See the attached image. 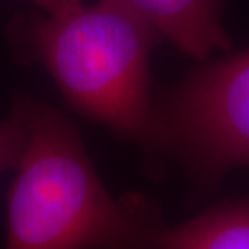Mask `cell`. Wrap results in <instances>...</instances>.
<instances>
[{
    "mask_svg": "<svg viewBox=\"0 0 249 249\" xmlns=\"http://www.w3.org/2000/svg\"><path fill=\"white\" fill-rule=\"evenodd\" d=\"M12 104L26 142L7 194L5 249H159L156 209L108 191L70 118L26 94Z\"/></svg>",
    "mask_w": 249,
    "mask_h": 249,
    "instance_id": "cell-1",
    "label": "cell"
},
{
    "mask_svg": "<svg viewBox=\"0 0 249 249\" xmlns=\"http://www.w3.org/2000/svg\"><path fill=\"white\" fill-rule=\"evenodd\" d=\"M8 41L18 60L46 70L74 112L157 149L151 53L163 39L141 15L118 0L83 2L62 15H19Z\"/></svg>",
    "mask_w": 249,
    "mask_h": 249,
    "instance_id": "cell-2",
    "label": "cell"
},
{
    "mask_svg": "<svg viewBox=\"0 0 249 249\" xmlns=\"http://www.w3.org/2000/svg\"><path fill=\"white\" fill-rule=\"evenodd\" d=\"M154 113L157 149L206 175L249 168V49L197 68L154 104Z\"/></svg>",
    "mask_w": 249,
    "mask_h": 249,
    "instance_id": "cell-3",
    "label": "cell"
},
{
    "mask_svg": "<svg viewBox=\"0 0 249 249\" xmlns=\"http://www.w3.org/2000/svg\"><path fill=\"white\" fill-rule=\"evenodd\" d=\"M152 24L162 39L185 55L206 60L213 51H228L223 28L227 0H118Z\"/></svg>",
    "mask_w": 249,
    "mask_h": 249,
    "instance_id": "cell-4",
    "label": "cell"
},
{
    "mask_svg": "<svg viewBox=\"0 0 249 249\" xmlns=\"http://www.w3.org/2000/svg\"><path fill=\"white\" fill-rule=\"evenodd\" d=\"M159 249H249V199L222 204L181 225L163 227Z\"/></svg>",
    "mask_w": 249,
    "mask_h": 249,
    "instance_id": "cell-5",
    "label": "cell"
},
{
    "mask_svg": "<svg viewBox=\"0 0 249 249\" xmlns=\"http://www.w3.org/2000/svg\"><path fill=\"white\" fill-rule=\"evenodd\" d=\"M26 142V126L21 112L12 104L10 113L0 122V173L13 170Z\"/></svg>",
    "mask_w": 249,
    "mask_h": 249,
    "instance_id": "cell-6",
    "label": "cell"
},
{
    "mask_svg": "<svg viewBox=\"0 0 249 249\" xmlns=\"http://www.w3.org/2000/svg\"><path fill=\"white\" fill-rule=\"evenodd\" d=\"M29 2L36 5V8L42 13L62 15L76 8L83 3V0H29Z\"/></svg>",
    "mask_w": 249,
    "mask_h": 249,
    "instance_id": "cell-7",
    "label": "cell"
}]
</instances>
